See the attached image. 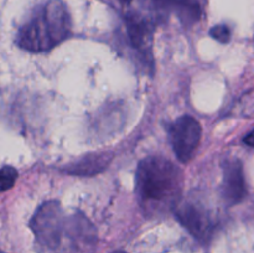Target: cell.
Wrapping results in <instances>:
<instances>
[{
  "label": "cell",
  "mask_w": 254,
  "mask_h": 253,
  "mask_svg": "<svg viewBox=\"0 0 254 253\" xmlns=\"http://www.w3.org/2000/svg\"><path fill=\"white\" fill-rule=\"evenodd\" d=\"M0 179H1V190L6 191L14 186L15 181L17 179V170L10 165H4L1 169V174H0Z\"/></svg>",
  "instance_id": "cell-11"
},
{
  "label": "cell",
  "mask_w": 254,
  "mask_h": 253,
  "mask_svg": "<svg viewBox=\"0 0 254 253\" xmlns=\"http://www.w3.org/2000/svg\"><path fill=\"white\" fill-rule=\"evenodd\" d=\"M222 196L230 206L241 202L247 195L243 166L238 159H227L223 164Z\"/></svg>",
  "instance_id": "cell-7"
},
{
  "label": "cell",
  "mask_w": 254,
  "mask_h": 253,
  "mask_svg": "<svg viewBox=\"0 0 254 253\" xmlns=\"http://www.w3.org/2000/svg\"><path fill=\"white\" fill-rule=\"evenodd\" d=\"M150 9L160 15L175 14L181 22L192 25L201 17V7L197 0H143ZM161 17V16H160Z\"/></svg>",
  "instance_id": "cell-8"
},
{
  "label": "cell",
  "mask_w": 254,
  "mask_h": 253,
  "mask_svg": "<svg viewBox=\"0 0 254 253\" xmlns=\"http://www.w3.org/2000/svg\"><path fill=\"white\" fill-rule=\"evenodd\" d=\"M135 190L148 215L175 211L183 191V173L164 156H146L136 169Z\"/></svg>",
  "instance_id": "cell-1"
},
{
  "label": "cell",
  "mask_w": 254,
  "mask_h": 253,
  "mask_svg": "<svg viewBox=\"0 0 254 253\" xmlns=\"http://www.w3.org/2000/svg\"><path fill=\"white\" fill-rule=\"evenodd\" d=\"M243 141H245V144H247V145L254 146V130L248 133L247 135L245 136V139H243Z\"/></svg>",
  "instance_id": "cell-13"
},
{
  "label": "cell",
  "mask_w": 254,
  "mask_h": 253,
  "mask_svg": "<svg viewBox=\"0 0 254 253\" xmlns=\"http://www.w3.org/2000/svg\"><path fill=\"white\" fill-rule=\"evenodd\" d=\"M123 5H129L131 2V0H119Z\"/></svg>",
  "instance_id": "cell-14"
},
{
  "label": "cell",
  "mask_w": 254,
  "mask_h": 253,
  "mask_svg": "<svg viewBox=\"0 0 254 253\" xmlns=\"http://www.w3.org/2000/svg\"><path fill=\"white\" fill-rule=\"evenodd\" d=\"M72 31L71 15L61 0H50L21 25L16 42L30 52H44L67 40Z\"/></svg>",
  "instance_id": "cell-3"
},
{
  "label": "cell",
  "mask_w": 254,
  "mask_h": 253,
  "mask_svg": "<svg viewBox=\"0 0 254 253\" xmlns=\"http://www.w3.org/2000/svg\"><path fill=\"white\" fill-rule=\"evenodd\" d=\"M113 253H126V252H124V251H116V252Z\"/></svg>",
  "instance_id": "cell-15"
},
{
  "label": "cell",
  "mask_w": 254,
  "mask_h": 253,
  "mask_svg": "<svg viewBox=\"0 0 254 253\" xmlns=\"http://www.w3.org/2000/svg\"><path fill=\"white\" fill-rule=\"evenodd\" d=\"M210 35L217 41L226 44V42L230 41L231 39V30L227 25H216L211 29Z\"/></svg>",
  "instance_id": "cell-12"
},
{
  "label": "cell",
  "mask_w": 254,
  "mask_h": 253,
  "mask_svg": "<svg viewBox=\"0 0 254 253\" xmlns=\"http://www.w3.org/2000/svg\"><path fill=\"white\" fill-rule=\"evenodd\" d=\"M179 222L197 240L208 241L213 235L216 223L206 206L198 201H184L175 208Z\"/></svg>",
  "instance_id": "cell-5"
},
{
  "label": "cell",
  "mask_w": 254,
  "mask_h": 253,
  "mask_svg": "<svg viewBox=\"0 0 254 253\" xmlns=\"http://www.w3.org/2000/svg\"><path fill=\"white\" fill-rule=\"evenodd\" d=\"M37 243L49 252H60L64 246L79 251L91 246L94 230L83 215L67 217L57 201L42 203L30 221Z\"/></svg>",
  "instance_id": "cell-2"
},
{
  "label": "cell",
  "mask_w": 254,
  "mask_h": 253,
  "mask_svg": "<svg viewBox=\"0 0 254 253\" xmlns=\"http://www.w3.org/2000/svg\"><path fill=\"white\" fill-rule=\"evenodd\" d=\"M111 160V154H89V155H86L84 158L77 160L76 163L67 166L66 171L71 175L92 176L103 171L109 165Z\"/></svg>",
  "instance_id": "cell-9"
},
{
  "label": "cell",
  "mask_w": 254,
  "mask_h": 253,
  "mask_svg": "<svg viewBox=\"0 0 254 253\" xmlns=\"http://www.w3.org/2000/svg\"><path fill=\"white\" fill-rule=\"evenodd\" d=\"M158 16H149L138 11H128L124 17L127 34L131 47L139 51L146 61L151 60V44Z\"/></svg>",
  "instance_id": "cell-6"
},
{
  "label": "cell",
  "mask_w": 254,
  "mask_h": 253,
  "mask_svg": "<svg viewBox=\"0 0 254 253\" xmlns=\"http://www.w3.org/2000/svg\"><path fill=\"white\" fill-rule=\"evenodd\" d=\"M169 134L176 158L181 163H189L195 155L202 138L200 123L193 117L183 116L171 124Z\"/></svg>",
  "instance_id": "cell-4"
},
{
  "label": "cell",
  "mask_w": 254,
  "mask_h": 253,
  "mask_svg": "<svg viewBox=\"0 0 254 253\" xmlns=\"http://www.w3.org/2000/svg\"><path fill=\"white\" fill-rule=\"evenodd\" d=\"M233 112H235V114H237V116H254V89L248 92V93H246L245 96H242V98H241L240 101H238V103L236 104Z\"/></svg>",
  "instance_id": "cell-10"
}]
</instances>
